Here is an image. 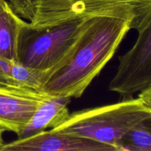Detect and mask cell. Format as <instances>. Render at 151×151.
Instances as JSON below:
<instances>
[{
  "label": "cell",
  "mask_w": 151,
  "mask_h": 151,
  "mask_svg": "<svg viewBox=\"0 0 151 151\" xmlns=\"http://www.w3.org/2000/svg\"><path fill=\"white\" fill-rule=\"evenodd\" d=\"M132 23V19L116 16L90 18L73 55L49 76L41 92L70 99L81 97L114 55Z\"/></svg>",
  "instance_id": "1"
},
{
  "label": "cell",
  "mask_w": 151,
  "mask_h": 151,
  "mask_svg": "<svg viewBox=\"0 0 151 151\" xmlns=\"http://www.w3.org/2000/svg\"><path fill=\"white\" fill-rule=\"evenodd\" d=\"M90 18H79L39 28L25 22L18 36L17 62L48 72V78L73 55Z\"/></svg>",
  "instance_id": "2"
},
{
  "label": "cell",
  "mask_w": 151,
  "mask_h": 151,
  "mask_svg": "<svg viewBox=\"0 0 151 151\" xmlns=\"http://www.w3.org/2000/svg\"><path fill=\"white\" fill-rule=\"evenodd\" d=\"M151 119V107L139 98L121 100L114 104L78 111L52 131L85 137L113 146L129 129Z\"/></svg>",
  "instance_id": "3"
},
{
  "label": "cell",
  "mask_w": 151,
  "mask_h": 151,
  "mask_svg": "<svg viewBox=\"0 0 151 151\" xmlns=\"http://www.w3.org/2000/svg\"><path fill=\"white\" fill-rule=\"evenodd\" d=\"M35 28L83 17L116 16L132 19L137 31L151 23V0H33Z\"/></svg>",
  "instance_id": "4"
},
{
  "label": "cell",
  "mask_w": 151,
  "mask_h": 151,
  "mask_svg": "<svg viewBox=\"0 0 151 151\" xmlns=\"http://www.w3.org/2000/svg\"><path fill=\"white\" fill-rule=\"evenodd\" d=\"M138 32L132 48L119 57L117 72L109 86L122 100L133 99L137 92L151 87V23Z\"/></svg>",
  "instance_id": "5"
},
{
  "label": "cell",
  "mask_w": 151,
  "mask_h": 151,
  "mask_svg": "<svg viewBox=\"0 0 151 151\" xmlns=\"http://www.w3.org/2000/svg\"><path fill=\"white\" fill-rule=\"evenodd\" d=\"M0 151H117L113 146L66 133L43 131L4 143Z\"/></svg>",
  "instance_id": "6"
},
{
  "label": "cell",
  "mask_w": 151,
  "mask_h": 151,
  "mask_svg": "<svg viewBox=\"0 0 151 151\" xmlns=\"http://www.w3.org/2000/svg\"><path fill=\"white\" fill-rule=\"evenodd\" d=\"M48 96L41 91L0 88V125L19 137Z\"/></svg>",
  "instance_id": "7"
},
{
  "label": "cell",
  "mask_w": 151,
  "mask_h": 151,
  "mask_svg": "<svg viewBox=\"0 0 151 151\" xmlns=\"http://www.w3.org/2000/svg\"><path fill=\"white\" fill-rule=\"evenodd\" d=\"M69 102L70 98L49 95L35 111L18 139L35 135L47 128L52 129L63 123L70 114L67 107Z\"/></svg>",
  "instance_id": "8"
},
{
  "label": "cell",
  "mask_w": 151,
  "mask_h": 151,
  "mask_svg": "<svg viewBox=\"0 0 151 151\" xmlns=\"http://www.w3.org/2000/svg\"><path fill=\"white\" fill-rule=\"evenodd\" d=\"M24 21L0 0V58L17 62V40Z\"/></svg>",
  "instance_id": "9"
},
{
  "label": "cell",
  "mask_w": 151,
  "mask_h": 151,
  "mask_svg": "<svg viewBox=\"0 0 151 151\" xmlns=\"http://www.w3.org/2000/svg\"><path fill=\"white\" fill-rule=\"evenodd\" d=\"M118 151H151V119L128 130L119 140Z\"/></svg>",
  "instance_id": "10"
},
{
  "label": "cell",
  "mask_w": 151,
  "mask_h": 151,
  "mask_svg": "<svg viewBox=\"0 0 151 151\" xmlns=\"http://www.w3.org/2000/svg\"><path fill=\"white\" fill-rule=\"evenodd\" d=\"M11 77L16 88L41 91V87L48 77V72L23 66L14 62Z\"/></svg>",
  "instance_id": "11"
},
{
  "label": "cell",
  "mask_w": 151,
  "mask_h": 151,
  "mask_svg": "<svg viewBox=\"0 0 151 151\" xmlns=\"http://www.w3.org/2000/svg\"><path fill=\"white\" fill-rule=\"evenodd\" d=\"M13 11L21 18L31 22L34 16L33 0H9Z\"/></svg>",
  "instance_id": "12"
},
{
  "label": "cell",
  "mask_w": 151,
  "mask_h": 151,
  "mask_svg": "<svg viewBox=\"0 0 151 151\" xmlns=\"http://www.w3.org/2000/svg\"><path fill=\"white\" fill-rule=\"evenodd\" d=\"M14 62L0 58V88H16L11 77V69Z\"/></svg>",
  "instance_id": "13"
},
{
  "label": "cell",
  "mask_w": 151,
  "mask_h": 151,
  "mask_svg": "<svg viewBox=\"0 0 151 151\" xmlns=\"http://www.w3.org/2000/svg\"><path fill=\"white\" fill-rule=\"evenodd\" d=\"M139 92L138 98L146 106L151 107V87L145 88Z\"/></svg>",
  "instance_id": "14"
},
{
  "label": "cell",
  "mask_w": 151,
  "mask_h": 151,
  "mask_svg": "<svg viewBox=\"0 0 151 151\" xmlns=\"http://www.w3.org/2000/svg\"><path fill=\"white\" fill-rule=\"evenodd\" d=\"M4 131H6V129L4 128H3L2 126L0 125V148L2 147L3 145L4 144V139H3V134H4Z\"/></svg>",
  "instance_id": "15"
}]
</instances>
